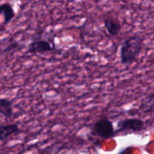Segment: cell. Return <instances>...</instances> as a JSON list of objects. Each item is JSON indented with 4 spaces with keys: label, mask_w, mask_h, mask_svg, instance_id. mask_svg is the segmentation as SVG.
Listing matches in <instances>:
<instances>
[{
    "label": "cell",
    "mask_w": 154,
    "mask_h": 154,
    "mask_svg": "<svg viewBox=\"0 0 154 154\" xmlns=\"http://www.w3.org/2000/svg\"><path fill=\"white\" fill-rule=\"evenodd\" d=\"M143 49V38L139 35H132L122 43L120 48V62L123 66L135 63Z\"/></svg>",
    "instance_id": "obj_1"
},
{
    "label": "cell",
    "mask_w": 154,
    "mask_h": 154,
    "mask_svg": "<svg viewBox=\"0 0 154 154\" xmlns=\"http://www.w3.org/2000/svg\"><path fill=\"white\" fill-rule=\"evenodd\" d=\"M113 123L107 117H102L94 123L93 132L94 135L102 139H109L116 135Z\"/></svg>",
    "instance_id": "obj_2"
},
{
    "label": "cell",
    "mask_w": 154,
    "mask_h": 154,
    "mask_svg": "<svg viewBox=\"0 0 154 154\" xmlns=\"http://www.w3.org/2000/svg\"><path fill=\"white\" fill-rule=\"evenodd\" d=\"M144 127V122L138 118H127L120 120L117 123L116 135L123 131H132L133 132H140Z\"/></svg>",
    "instance_id": "obj_3"
},
{
    "label": "cell",
    "mask_w": 154,
    "mask_h": 154,
    "mask_svg": "<svg viewBox=\"0 0 154 154\" xmlns=\"http://www.w3.org/2000/svg\"><path fill=\"white\" fill-rule=\"evenodd\" d=\"M55 44L45 39H36L28 45V52L30 54H44L55 50Z\"/></svg>",
    "instance_id": "obj_4"
},
{
    "label": "cell",
    "mask_w": 154,
    "mask_h": 154,
    "mask_svg": "<svg viewBox=\"0 0 154 154\" xmlns=\"http://www.w3.org/2000/svg\"><path fill=\"white\" fill-rule=\"evenodd\" d=\"M104 26L106 29V31L111 35H117L121 31V25L120 23L111 17H106L104 20Z\"/></svg>",
    "instance_id": "obj_5"
},
{
    "label": "cell",
    "mask_w": 154,
    "mask_h": 154,
    "mask_svg": "<svg viewBox=\"0 0 154 154\" xmlns=\"http://www.w3.org/2000/svg\"><path fill=\"white\" fill-rule=\"evenodd\" d=\"M20 132L19 126L17 124L12 123V124L2 125L0 126V140L2 141L7 139L11 135H15Z\"/></svg>",
    "instance_id": "obj_6"
},
{
    "label": "cell",
    "mask_w": 154,
    "mask_h": 154,
    "mask_svg": "<svg viewBox=\"0 0 154 154\" xmlns=\"http://www.w3.org/2000/svg\"><path fill=\"white\" fill-rule=\"evenodd\" d=\"M0 14L3 17V25H8L15 16V12L10 3H3L0 5Z\"/></svg>",
    "instance_id": "obj_7"
},
{
    "label": "cell",
    "mask_w": 154,
    "mask_h": 154,
    "mask_svg": "<svg viewBox=\"0 0 154 154\" xmlns=\"http://www.w3.org/2000/svg\"><path fill=\"white\" fill-rule=\"evenodd\" d=\"M138 108L144 114L154 113V93L146 96L141 101Z\"/></svg>",
    "instance_id": "obj_8"
},
{
    "label": "cell",
    "mask_w": 154,
    "mask_h": 154,
    "mask_svg": "<svg viewBox=\"0 0 154 154\" xmlns=\"http://www.w3.org/2000/svg\"><path fill=\"white\" fill-rule=\"evenodd\" d=\"M0 114L5 118H11L13 114V103L8 99H0Z\"/></svg>",
    "instance_id": "obj_9"
},
{
    "label": "cell",
    "mask_w": 154,
    "mask_h": 154,
    "mask_svg": "<svg viewBox=\"0 0 154 154\" xmlns=\"http://www.w3.org/2000/svg\"><path fill=\"white\" fill-rule=\"evenodd\" d=\"M119 154H129V148L125 149V150H123V151L120 152Z\"/></svg>",
    "instance_id": "obj_10"
}]
</instances>
